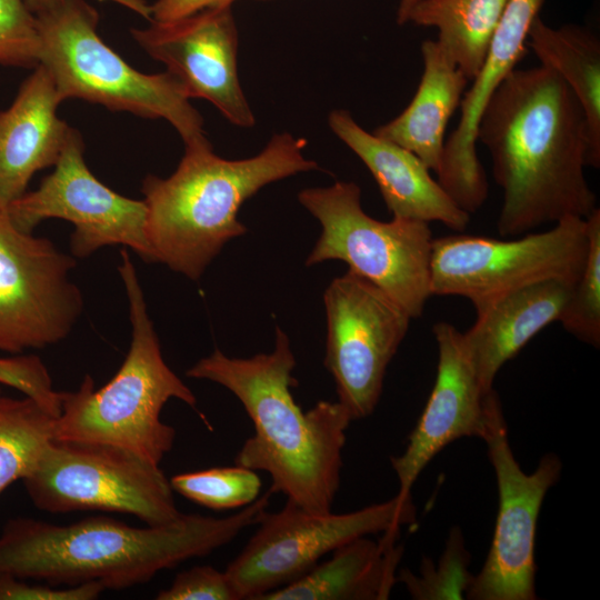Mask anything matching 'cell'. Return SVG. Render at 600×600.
Instances as JSON below:
<instances>
[{"mask_svg":"<svg viewBox=\"0 0 600 600\" xmlns=\"http://www.w3.org/2000/svg\"><path fill=\"white\" fill-rule=\"evenodd\" d=\"M299 202L320 222L322 231L306 264L341 260L350 271L370 281L411 319L419 318L430 293L432 233L428 222L393 218L384 222L361 207L354 182L308 188Z\"/></svg>","mask_w":600,"mask_h":600,"instance_id":"cell-7","label":"cell"},{"mask_svg":"<svg viewBox=\"0 0 600 600\" xmlns=\"http://www.w3.org/2000/svg\"><path fill=\"white\" fill-rule=\"evenodd\" d=\"M22 481L34 507L51 513L120 512L147 526L181 516L159 464L111 444L53 438Z\"/></svg>","mask_w":600,"mask_h":600,"instance_id":"cell-8","label":"cell"},{"mask_svg":"<svg viewBox=\"0 0 600 600\" xmlns=\"http://www.w3.org/2000/svg\"><path fill=\"white\" fill-rule=\"evenodd\" d=\"M104 590L98 581L64 587L31 584L24 579L0 572V600H94Z\"/></svg>","mask_w":600,"mask_h":600,"instance_id":"cell-32","label":"cell"},{"mask_svg":"<svg viewBox=\"0 0 600 600\" xmlns=\"http://www.w3.org/2000/svg\"><path fill=\"white\" fill-rule=\"evenodd\" d=\"M419 1L420 0H400L398 10H397L398 24L402 26L407 23L409 12Z\"/></svg>","mask_w":600,"mask_h":600,"instance_id":"cell-35","label":"cell"},{"mask_svg":"<svg viewBox=\"0 0 600 600\" xmlns=\"http://www.w3.org/2000/svg\"><path fill=\"white\" fill-rule=\"evenodd\" d=\"M527 47L553 70L579 100L589 126L592 149L600 159V41L590 30L564 24L553 28L538 16Z\"/></svg>","mask_w":600,"mask_h":600,"instance_id":"cell-23","label":"cell"},{"mask_svg":"<svg viewBox=\"0 0 600 600\" xmlns=\"http://www.w3.org/2000/svg\"><path fill=\"white\" fill-rule=\"evenodd\" d=\"M37 20L24 0H0V64L34 68L39 64Z\"/></svg>","mask_w":600,"mask_h":600,"instance_id":"cell-29","label":"cell"},{"mask_svg":"<svg viewBox=\"0 0 600 600\" xmlns=\"http://www.w3.org/2000/svg\"><path fill=\"white\" fill-rule=\"evenodd\" d=\"M480 439L487 446L496 474L498 513L488 556L478 574L472 576L466 598L534 600L538 519L547 492L560 478L562 463L557 454L547 453L533 472L521 469L493 389L486 396L484 429Z\"/></svg>","mask_w":600,"mask_h":600,"instance_id":"cell-11","label":"cell"},{"mask_svg":"<svg viewBox=\"0 0 600 600\" xmlns=\"http://www.w3.org/2000/svg\"><path fill=\"white\" fill-rule=\"evenodd\" d=\"M136 42L182 84L189 99L211 102L241 128L256 119L238 74V30L231 7L208 9L130 30Z\"/></svg>","mask_w":600,"mask_h":600,"instance_id":"cell-15","label":"cell"},{"mask_svg":"<svg viewBox=\"0 0 600 600\" xmlns=\"http://www.w3.org/2000/svg\"><path fill=\"white\" fill-rule=\"evenodd\" d=\"M544 0H509L483 62L462 97L460 119L444 142L438 182L471 214L486 202L489 186L477 152V129L490 97L528 51L527 39Z\"/></svg>","mask_w":600,"mask_h":600,"instance_id":"cell-16","label":"cell"},{"mask_svg":"<svg viewBox=\"0 0 600 600\" xmlns=\"http://www.w3.org/2000/svg\"><path fill=\"white\" fill-rule=\"evenodd\" d=\"M170 484L180 496L217 511L252 503L262 486L254 470L239 464L179 473Z\"/></svg>","mask_w":600,"mask_h":600,"instance_id":"cell-26","label":"cell"},{"mask_svg":"<svg viewBox=\"0 0 600 600\" xmlns=\"http://www.w3.org/2000/svg\"><path fill=\"white\" fill-rule=\"evenodd\" d=\"M476 137L502 189L500 236L586 219L598 208L584 168H599L600 159L579 100L553 70H512L486 104Z\"/></svg>","mask_w":600,"mask_h":600,"instance_id":"cell-1","label":"cell"},{"mask_svg":"<svg viewBox=\"0 0 600 600\" xmlns=\"http://www.w3.org/2000/svg\"><path fill=\"white\" fill-rule=\"evenodd\" d=\"M56 419L30 397L1 396L0 494L36 468L54 437Z\"/></svg>","mask_w":600,"mask_h":600,"instance_id":"cell-25","label":"cell"},{"mask_svg":"<svg viewBox=\"0 0 600 600\" xmlns=\"http://www.w3.org/2000/svg\"><path fill=\"white\" fill-rule=\"evenodd\" d=\"M0 383L32 398L49 412L59 409L60 391L53 389L50 372L38 356L0 357Z\"/></svg>","mask_w":600,"mask_h":600,"instance_id":"cell-30","label":"cell"},{"mask_svg":"<svg viewBox=\"0 0 600 600\" xmlns=\"http://www.w3.org/2000/svg\"><path fill=\"white\" fill-rule=\"evenodd\" d=\"M416 516L412 496L397 494L347 513H314L287 500L281 510L264 512L254 534L224 571L239 600H260L301 578L344 543L400 531L414 524Z\"/></svg>","mask_w":600,"mask_h":600,"instance_id":"cell-10","label":"cell"},{"mask_svg":"<svg viewBox=\"0 0 600 600\" xmlns=\"http://www.w3.org/2000/svg\"><path fill=\"white\" fill-rule=\"evenodd\" d=\"M270 496L268 490L229 517L181 513L162 526L132 527L103 516L67 524L14 518L0 533V572L52 586L98 581L106 590L131 588L230 543L259 522Z\"/></svg>","mask_w":600,"mask_h":600,"instance_id":"cell-2","label":"cell"},{"mask_svg":"<svg viewBox=\"0 0 600 600\" xmlns=\"http://www.w3.org/2000/svg\"><path fill=\"white\" fill-rule=\"evenodd\" d=\"M588 252L582 273L558 321L578 340L600 346V209L586 218Z\"/></svg>","mask_w":600,"mask_h":600,"instance_id":"cell-27","label":"cell"},{"mask_svg":"<svg viewBox=\"0 0 600 600\" xmlns=\"http://www.w3.org/2000/svg\"><path fill=\"white\" fill-rule=\"evenodd\" d=\"M236 0H157L150 4V21H172L197 12L231 7Z\"/></svg>","mask_w":600,"mask_h":600,"instance_id":"cell-33","label":"cell"},{"mask_svg":"<svg viewBox=\"0 0 600 600\" xmlns=\"http://www.w3.org/2000/svg\"><path fill=\"white\" fill-rule=\"evenodd\" d=\"M77 262L48 238L19 230L0 208V351L20 354L66 339L83 310Z\"/></svg>","mask_w":600,"mask_h":600,"instance_id":"cell-13","label":"cell"},{"mask_svg":"<svg viewBox=\"0 0 600 600\" xmlns=\"http://www.w3.org/2000/svg\"><path fill=\"white\" fill-rule=\"evenodd\" d=\"M157 600H239L226 571L196 566L179 572Z\"/></svg>","mask_w":600,"mask_h":600,"instance_id":"cell-31","label":"cell"},{"mask_svg":"<svg viewBox=\"0 0 600 600\" xmlns=\"http://www.w3.org/2000/svg\"><path fill=\"white\" fill-rule=\"evenodd\" d=\"M29 9L32 11L40 4L44 3L48 0H24ZM103 1V0H100ZM116 1L122 6L128 7L134 12H138L140 16L144 17L146 19L150 20V4H147L143 0H112Z\"/></svg>","mask_w":600,"mask_h":600,"instance_id":"cell-34","label":"cell"},{"mask_svg":"<svg viewBox=\"0 0 600 600\" xmlns=\"http://www.w3.org/2000/svg\"><path fill=\"white\" fill-rule=\"evenodd\" d=\"M62 102L49 71L38 64L12 103L0 111V208L27 192L31 178L54 166L72 130L60 119Z\"/></svg>","mask_w":600,"mask_h":600,"instance_id":"cell-19","label":"cell"},{"mask_svg":"<svg viewBox=\"0 0 600 600\" xmlns=\"http://www.w3.org/2000/svg\"><path fill=\"white\" fill-rule=\"evenodd\" d=\"M574 284L549 279L513 290L476 311L462 333L478 381L487 393L502 366L548 324L558 321Z\"/></svg>","mask_w":600,"mask_h":600,"instance_id":"cell-20","label":"cell"},{"mask_svg":"<svg viewBox=\"0 0 600 600\" xmlns=\"http://www.w3.org/2000/svg\"><path fill=\"white\" fill-rule=\"evenodd\" d=\"M120 254L118 270L132 328L129 350L103 387L96 389L87 374L76 391H62L53 438L116 446L160 464L176 440V429L161 420V410L170 399L196 409L197 398L166 363L137 270L127 249Z\"/></svg>","mask_w":600,"mask_h":600,"instance_id":"cell-5","label":"cell"},{"mask_svg":"<svg viewBox=\"0 0 600 600\" xmlns=\"http://www.w3.org/2000/svg\"><path fill=\"white\" fill-rule=\"evenodd\" d=\"M400 531L379 540L354 539L332 551L301 578L264 594L260 600H384L398 581L402 546Z\"/></svg>","mask_w":600,"mask_h":600,"instance_id":"cell-21","label":"cell"},{"mask_svg":"<svg viewBox=\"0 0 600 600\" xmlns=\"http://www.w3.org/2000/svg\"><path fill=\"white\" fill-rule=\"evenodd\" d=\"M421 53L423 72L412 100L398 117L372 133L411 151L437 172L448 123L470 81L438 40H424Z\"/></svg>","mask_w":600,"mask_h":600,"instance_id":"cell-22","label":"cell"},{"mask_svg":"<svg viewBox=\"0 0 600 600\" xmlns=\"http://www.w3.org/2000/svg\"><path fill=\"white\" fill-rule=\"evenodd\" d=\"M327 317L324 367L338 400L352 420L369 417L383 388L387 368L411 317L380 288L348 270L323 294Z\"/></svg>","mask_w":600,"mask_h":600,"instance_id":"cell-12","label":"cell"},{"mask_svg":"<svg viewBox=\"0 0 600 600\" xmlns=\"http://www.w3.org/2000/svg\"><path fill=\"white\" fill-rule=\"evenodd\" d=\"M469 553L464 548L462 533L454 528L447 541L446 551L437 564V570L424 561L421 576L408 570L398 573L397 580L404 583L414 599H461L472 579L468 572Z\"/></svg>","mask_w":600,"mask_h":600,"instance_id":"cell-28","label":"cell"},{"mask_svg":"<svg viewBox=\"0 0 600 600\" xmlns=\"http://www.w3.org/2000/svg\"><path fill=\"white\" fill-rule=\"evenodd\" d=\"M294 366L290 340L277 328L271 352L244 359L216 349L186 376L224 387L250 417L254 432L238 451L236 464L267 472L271 493H283L310 512L327 513L340 487L352 419L339 401L322 400L303 411L291 393Z\"/></svg>","mask_w":600,"mask_h":600,"instance_id":"cell-3","label":"cell"},{"mask_svg":"<svg viewBox=\"0 0 600 600\" xmlns=\"http://www.w3.org/2000/svg\"><path fill=\"white\" fill-rule=\"evenodd\" d=\"M306 144L278 133L240 160L217 156L211 144L186 147L170 177L148 174L142 193L156 262L197 281L227 242L247 232L238 219L244 201L269 183L319 168L304 157Z\"/></svg>","mask_w":600,"mask_h":600,"instance_id":"cell-4","label":"cell"},{"mask_svg":"<svg viewBox=\"0 0 600 600\" xmlns=\"http://www.w3.org/2000/svg\"><path fill=\"white\" fill-rule=\"evenodd\" d=\"M40 37L39 64L61 100L78 98L148 119H164L184 147L211 144L203 119L180 81L166 71L146 74L98 34L99 14L86 0H48L32 10Z\"/></svg>","mask_w":600,"mask_h":600,"instance_id":"cell-6","label":"cell"},{"mask_svg":"<svg viewBox=\"0 0 600 600\" xmlns=\"http://www.w3.org/2000/svg\"><path fill=\"white\" fill-rule=\"evenodd\" d=\"M432 331L438 347L434 384L404 451L391 458L402 497L411 496L418 477L442 449L461 438H481L484 429L488 392L478 381L462 332L444 321Z\"/></svg>","mask_w":600,"mask_h":600,"instance_id":"cell-17","label":"cell"},{"mask_svg":"<svg viewBox=\"0 0 600 600\" xmlns=\"http://www.w3.org/2000/svg\"><path fill=\"white\" fill-rule=\"evenodd\" d=\"M328 123L369 169L393 218L438 221L456 231L467 228L470 214L454 203L414 153L368 132L348 110L331 111Z\"/></svg>","mask_w":600,"mask_h":600,"instance_id":"cell-18","label":"cell"},{"mask_svg":"<svg viewBox=\"0 0 600 600\" xmlns=\"http://www.w3.org/2000/svg\"><path fill=\"white\" fill-rule=\"evenodd\" d=\"M83 152L82 137L72 128L54 170L7 209L11 222L32 233L43 220L62 219L74 227L70 239L73 257L87 258L100 248L120 244L146 262H156L144 201L123 197L99 181Z\"/></svg>","mask_w":600,"mask_h":600,"instance_id":"cell-14","label":"cell"},{"mask_svg":"<svg viewBox=\"0 0 600 600\" xmlns=\"http://www.w3.org/2000/svg\"><path fill=\"white\" fill-rule=\"evenodd\" d=\"M588 252L586 219L567 217L551 229L514 239L453 234L433 238L431 296L468 299L476 311L519 288L549 279L576 284Z\"/></svg>","mask_w":600,"mask_h":600,"instance_id":"cell-9","label":"cell"},{"mask_svg":"<svg viewBox=\"0 0 600 600\" xmlns=\"http://www.w3.org/2000/svg\"><path fill=\"white\" fill-rule=\"evenodd\" d=\"M2 393H1V390H0V398H1Z\"/></svg>","mask_w":600,"mask_h":600,"instance_id":"cell-36","label":"cell"},{"mask_svg":"<svg viewBox=\"0 0 600 600\" xmlns=\"http://www.w3.org/2000/svg\"><path fill=\"white\" fill-rule=\"evenodd\" d=\"M509 0H420L407 23L438 30L437 40L471 81Z\"/></svg>","mask_w":600,"mask_h":600,"instance_id":"cell-24","label":"cell"}]
</instances>
